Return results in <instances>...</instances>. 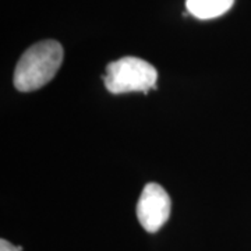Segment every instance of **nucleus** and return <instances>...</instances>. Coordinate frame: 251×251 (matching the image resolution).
Segmentation results:
<instances>
[{"label":"nucleus","mask_w":251,"mask_h":251,"mask_svg":"<svg viewBox=\"0 0 251 251\" xmlns=\"http://www.w3.org/2000/svg\"><path fill=\"white\" fill-rule=\"evenodd\" d=\"M63 63V46L53 39L28 48L14 70V87L21 92L36 91L53 80Z\"/></svg>","instance_id":"f257e3e1"},{"label":"nucleus","mask_w":251,"mask_h":251,"mask_svg":"<svg viewBox=\"0 0 251 251\" xmlns=\"http://www.w3.org/2000/svg\"><path fill=\"white\" fill-rule=\"evenodd\" d=\"M158 72L151 63L140 57L127 56L109 63L103 84L110 94L148 92L155 88Z\"/></svg>","instance_id":"f03ea898"},{"label":"nucleus","mask_w":251,"mask_h":251,"mask_svg":"<svg viewBox=\"0 0 251 251\" xmlns=\"http://www.w3.org/2000/svg\"><path fill=\"white\" fill-rule=\"evenodd\" d=\"M172 201L166 190L158 183H148L137 202V219L148 233H155L168 222Z\"/></svg>","instance_id":"7ed1b4c3"},{"label":"nucleus","mask_w":251,"mask_h":251,"mask_svg":"<svg viewBox=\"0 0 251 251\" xmlns=\"http://www.w3.org/2000/svg\"><path fill=\"white\" fill-rule=\"evenodd\" d=\"M233 3L234 0H186V9L198 20H212L227 13Z\"/></svg>","instance_id":"20e7f679"},{"label":"nucleus","mask_w":251,"mask_h":251,"mask_svg":"<svg viewBox=\"0 0 251 251\" xmlns=\"http://www.w3.org/2000/svg\"><path fill=\"white\" fill-rule=\"evenodd\" d=\"M0 251H23V249L20 246H14L7 240L1 239L0 240Z\"/></svg>","instance_id":"39448f33"}]
</instances>
